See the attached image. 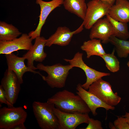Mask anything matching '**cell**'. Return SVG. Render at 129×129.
I'll return each instance as SVG.
<instances>
[{
	"instance_id": "1",
	"label": "cell",
	"mask_w": 129,
	"mask_h": 129,
	"mask_svg": "<svg viewBox=\"0 0 129 129\" xmlns=\"http://www.w3.org/2000/svg\"><path fill=\"white\" fill-rule=\"evenodd\" d=\"M61 111L72 113H88L91 112L88 107L81 97L64 89L57 92L47 100Z\"/></svg>"
},
{
	"instance_id": "2",
	"label": "cell",
	"mask_w": 129,
	"mask_h": 129,
	"mask_svg": "<svg viewBox=\"0 0 129 129\" xmlns=\"http://www.w3.org/2000/svg\"><path fill=\"white\" fill-rule=\"evenodd\" d=\"M37 69L43 71L47 74L45 76H41L51 88H62L65 86L69 71L73 67L70 64L63 65L57 63L51 66L45 65L41 63L36 66Z\"/></svg>"
},
{
	"instance_id": "3",
	"label": "cell",
	"mask_w": 129,
	"mask_h": 129,
	"mask_svg": "<svg viewBox=\"0 0 129 129\" xmlns=\"http://www.w3.org/2000/svg\"><path fill=\"white\" fill-rule=\"evenodd\" d=\"M32 106L35 117L41 129H59L58 120L54 111V104L35 101Z\"/></svg>"
},
{
	"instance_id": "4",
	"label": "cell",
	"mask_w": 129,
	"mask_h": 129,
	"mask_svg": "<svg viewBox=\"0 0 129 129\" xmlns=\"http://www.w3.org/2000/svg\"><path fill=\"white\" fill-rule=\"evenodd\" d=\"M88 91L97 97L103 102L110 106L114 107L120 102L121 98L117 92L113 91L112 86L108 82L101 78L89 86Z\"/></svg>"
},
{
	"instance_id": "5",
	"label": "cell",
	"mask_w": 129,
	"mask_h": 129,
	"mask_svg": "<svg viewBox=\"0 0 129 129\" xmlns=\"http://www.w3.org/2000/svg\"><path fill=\"white\" fill-rule=\"evenodd\" d=\"M26 112L21 107H4L0 109V129H13L16 125L24 123Z\"/></svg>"
},
{
	"instance_id": "6",
	"label": "cell",
	"mask_w": 129,
	"mask_h": 129,
	"mask_svg": "<svg viewBox=\"0 0 129 129\" xmlns=\"http://www.w3.org/2000/svg\"><path fill=\"white\" fill-rule=\"evenodd\" d=\"M87 5L85 17L82 24L86 29L89 30L98 20L108 14L112 6L99 0H91Z\"/></svg>"
},
{
	"instance_id": "7",
	"label": "cell",
	"mask_w": 129,
	"mask_h": 129,
	"mask_svg": "<svg viewBox=\"0 0 129 129\" xmlns=\"http://www.w3.org/2000/svg\"><path fill=\"white\" fill-rule=\"evenodd\" d=\"M83 55L82 53L78 52L72 59H64V60L68 62L73 67L80 68L84 71L86 77V81L81 86L85 89L87 90L90 86L95 81L103 77L109 76L110 74L97 71L88 66L83 60Z\"/></svg>"
},
{
	"instance_id": "8",
	"label": "cell",
	"mask_w": 129,
	"mask_h": 129,
	"mask_svg": "<svg viewBox=\"0 0 129 129\" xmlns=\"http://www.w3.org/2000/svg\"><path fill=\"white\" fill-rule=\"evenodd\" d=\"M54 113L59 121V129H75L79 125L88 124L90 117L88 113H72L62 112L55 107Z\"/></svg>"
},
{
	"instance_id": "9",
	"label": "cell",
	"mask_w": 129,
	"mask_h": 129,
	"mask_svg": "<svg viewBox=\"0 0 129 129\" xmlns=\"http://www.w3.org/2000/svg\"><path fill=\"white\" fill-rule=\"evenodd\" d=\"M21 83L12 71L7 69L1 81V85L5 91L8 102L12 105L16 103L21 90Z\"/></svg>"
},
{
	"instance_id": "10",
	"label": "cell",
	"mask_w": 129,
	"mask_h": 129,
	"mask_svg": "<svg viewBox=\"0 0 129 129\" xmlns=\"http://www.w3.org/2000/svg\"><path fill=\"white\" fill-rule=\"evenodd\" d=\"M64 0H52L46 1L43 0H36V3L39 5L40 13L37 27L34 31L30 32L28 35L32 39L40 36L42 29L46 19L51 12L56 8L63 5Z\"/></svg>"
},
{
	"instance_id": "11",
	"label": "cell",
	"mask_w": 129,
	"mask_h": 129,
	"mask_svg": "<svg viewBox=\"0 0 129 129\" xmlns=\"http://www.w3.org/2000/svg\"><path fill=\"white\" fill-rule=\"evenodd\" d=\"M46 41L43 37H37L34 44L23 56L27 60V66L34 70L37 69L34 65V61L42 62L47 56L46 53L44 51Z\"/></svg>"
},
{
	"instance_id": "12",
	"label": "cell",
	"mask_w": 129,
	"mask_h": 129,
	"mask_svg": "<svg viewBox=\"0 0 129 129\" xmlns=\"http://www.w3.org/2000/svg\"><path fill=\"white\" fill-rule=\"evenodd\" d=\"M83 27L82 24L77 29L73 31L66 26L59 27L55 32L47 39L45 46L50 47L53 44L62 46L68 45L73 35L81 32Z\"/></svg>"
},
{
	"instance_id": "13",
	"label": "cell",
	"mask_w": 129,
	"mask_h": 129,
	"mask_svg": "<svg viewBox=\"0 0 129 129\" xmlns=\"http://www.w3.org/2000/svg\"><path fill=\"white\" fill-rule=\"evenodd\" d=\"M32 40L28 34L25 33L11 40L0 41V54H9L20 50H28L33 45Z\"/></svg>"
},
{
	"instance_id": "14",
	"label": "cell",
	"mask_w": 129,
	"mask_h": 129,
	"mask_svg": "<svg viewBox=\"0 0 129 129\" xmlns=\"http://www.w3.org/2000/svg\"><path fill=\"white\" fill-rule=\"evenodd\" d=\"M91 29L89 35L90 39H98L103 44L109 42L110 37L113 35L112 25L106 17L98 20Z\"/></svg>"
},
{
	"instance_id": "15",
	"label": "cell",
	"mask_w": 129,
	"mask_h": 129,
	"mask_svg": "<svg viewBox=\"0 0 129 129\" xmlns=\"http://www.w3.org/2000/svg\"><path fill=\"white\" fill-rule=\"evenodd\" d=\"M8 66V69L13 71L17 76L21 84L23 82V77L27 72L37 74L41 76L42 75L38 71L34 70L26 65L24 63L25 58L20 57L14 54H5Z\"/></svg>"
},
{
	"instance_id": "16",
	"label": "cell",
	"mask_w": 129,
	"mask_h": 129,
	"mask_svg": "<svg viewBox=\"0 0 129 129\" xmlns=\"http://www.w3.org/2000/svg\"><path fill=\"white\" fill-rule=\"evenodd\" d=\"M81 85L80 83L77 85L76 87V93L86 103L93 116L97 115L96 110L98 108H104L107 111L115 109L114 107L106 104L95 95L85 89Z\"/></svg>"
},
{
	"instance_id": "17",
	"label": "cell",
	"mask_w": 129,
	"mask_h": 129,
	"mask_svg": "<svg viewBox=\"0 0 129 129\" xmlns=\"http://www.w3.org/2000/svg\"><path fill=\"white\" fill-rule=\"evenodd\" d=\"M111 7L108 15L114 19L122 22H129V1L127 0H116Z\"/></svg>"
},
{
	"instance_id": "18",
	"label": "cell",
	"mask_w": 129,
	"mask_h": 129,
	"mask_svg": "<svg viewBox=\"0 0 129 129\" xmlns=\"http://www.w3.org/2000/svg\"><path fill=\"white\" fill-rule=\"evenodd\" d=\"M63 5L66 10L84 20L87 8L85 0H64Z\"/></svg>"
},
{
	"instance_id": "19",
	"label": "cell",
	"mask_w": 129,
	"mask_h": 129,
	"mask_svg": "<svg viewBox=\"0 0 129 129\" xmlns=\"http://www.w3.org/2000/svg\"><path fill=\"white\" fill-rule=\"evenodd\" d=\"M101 41L99 39L94 38L83 42L81 48L86 53L87 58H89L94 55L100 57L106 53Z\"/></svg>"
},
{
	"instance_id": "20",
	"label": "cell",
	"mask_w": 129,
	"mask_h": 129,
	"mask_svg": "<svg viewBox=\"0 0 129 129\" xmlns=\"http://www.w3.org/2000/svg\"><path fill=\"white\" fill-rule=\"evenodd\" d=\"M21 34L19 30L12 24L0 21V41L13 40L17 38Z\"/></svg>"
},
{
	"instance_id": "21",
	"label": "cell",
	"mask_w": 129,
	"mask_h": 129,
	"mask_svg": "<svg viewBox=\"0 0 129 129\" xmlns=\"http://www.w3.org/2000/svg\"><path fill=\"white\" fill-rule=\"evenodd\" d=\"M106 18L111 23L113 29V35L122 40H127L129 38V32L127 23L116 20L108 14Z\"/></svg>"
},
{
	"instance_id": "22",
	"label": "cell",
	"mask_w": 129,
	"mask_h": 129,
	"mask_svg": "<svg viewBox=\"0 0 129 129\" xmlns=\"http://www.w3.org/2000/svg\"><path fill=\"white\" fill-rule=\"evenodd\" d=\"M109 42L114 46L119 57L126 58L128 56L129 54V41L120 39L112 35L110 38Z\"/></svg>"
},
{
	"instance_id": "23",
	"label": "cell",
	"mask_w": 129,
	"mask_h": 129,
	"mask_svg": "<svg viewBox=\"0 0 129 129\" xmlns=\"http://www.w3.org/2000/svg\"><path fill=\"white\" fill-rule=\"evenodd\" d=\"M115 49H113L111 54H107L100 56L104 60L107 68L111 72H116L120 69L119 62L114 55Z\"/></svg>"
},
{
	"instance_id": "24",
	"label": "cell",
	"mask_w": 129,
	"mask_h": 129,
	"mask_svg": "<svg viewBox=\"0 0 129 129\" xmlns=\"http://www.w3.org/2000/svg\"><path fill=\"white\" fill-rule=\"evenodd\" d=\"M116 129H129V124L125 117H118L114 122Z\"/></svg>"
},
{
	"instance_id": "25",
	"label": "cell",
	"mask_w": 129,
	"mask_h": 129,
	"mask_svg": "<svg viewBox=\"0 0 129 129\" xmlns=\"http://www.w3.org/2000/svg\"><path fill=\"white\" fill-rule=\"evenodd\" d=\"M88 125L85 129H103L101 122L99 120L90 118L89 120Z\"/></svg>"
},
{
	"instance_id": "26",
	"label": "cell",
	"mask_w": 129,
	"mask_h": 129,
	"mask_svg": "<svg viewBox=\"0 0 129 129\" xmlns=\"http://www.w3.org/2000/svg\"><path fill=\"white\" fill-rule=\"evenodd\" d=\"M0 102L1 103L7 105L8 107L13 106L8 101L6 93L1 85H0Z\"/></svg>"
},
{
	"instance_id": "27",
	"label": "cell",
	"mask_w": 129,
	"mask_h": 129,
	"mask_svg": "<svg viewBox=\"0 0 129 129\" xmlns=\"http://www.w3.org/2000/svg\"><path fill=\"white\" fill-rule=\"evenodd\" d=\"M24 123H21L15 126L13 129H26Z\"/></svg>"
},
{
	"instance_id": "28",
	"label": "cell",
	"mask_w": 129,
	"mask_h": 129,
	"mask_svg": "<svg viewBox=\"0 0 129 129\" xmlns=\"http://www.w3.org/2000/svg\"><path fill=\"white\" fill-rule=\"evenodd\" d=\"M102 1L106 2L111 6L114 4V3L115 1L116 0H99Z\"/></svg>"
},
{
	"instance_id": "29",
	"label": "cell",
	"mask_w": 129,
	"mask_h": 129,
	"mask_svg": "<svg viewBox=\"0 0 129 129\" xmlns=\"http://www.w3.org/2000/svg\"><path fill=\"white\" fill-rule=\"evenodd\" d=\"M122 116L125 118L127 122L129 124V113L126 112L125 115Z\"/></svg>"
},
{
	"instance_id": "30",
	"label": "cell",
	"mask_w": 129,
	"mask_h": 129,
	"mask_svg": "<svg viewBox=\"0 0 129 129\" xmlns=\"http://www.w3.org/2000/svg\"><path fill=\"white\" fill-rule=\"evenodd\" d=\"M109 128L111 129H116V128L114 126V124H113L111 122H110L109 123Z\"/></svg>"
},
{
	"instance_id": "31",
	"label": "cell",
	"mask_w": 129,
	"mask_h": 129,
	"mask_svg": "<svg viewBox=\"0 0 129 129\" xmlns=\"http://www.w3.org/2000/svg\"><path fill=\"white\" fill-rule=\"evenodd\" d=\"M127 64L128 67H129V61L127 62Z\"/></svg>"
}]
</instances>
